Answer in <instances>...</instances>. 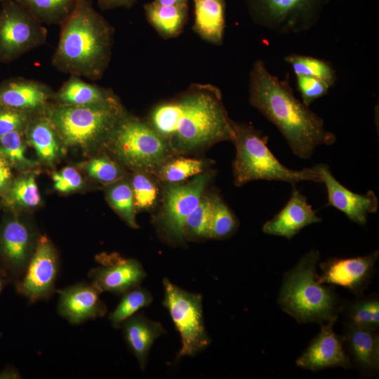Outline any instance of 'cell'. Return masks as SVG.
I'll return each instance as SVG.
<instances>
[{
  "instance_id": "6da1fadb",
  "label": "cell",
  "mask_w": 379,
  "mask_h": 379,
  "mask_svg": "<svg viewBox=\"0 0 379 379\" xmlns=\"http://www.w3.org/2000/svg\"><path fill=\"white\" fill-rule=\"evenodd\" d=\"M146 121L172 154L194 152L234 138V121L221 91L210 84H192L178 96L154 106Z\"/></svg>"
},
{
  "instance_id": "7a4b0ae2",
  "label": "cell",
  "mask_w": 379,
  "mask_h": 379,
  "mask_svg": "<svg viewBox=\"0 0 379 379\" xmlns=\"http://www.w3.org/2000/svg\"><path fill=\"white\" fill-rule=\"evenodd\" d=\"M248 91L251 105L279 129L295 156L309 159L317 146L335 142L323 119L295 96L288 81L272 74L260 60L251 69Z\"/></svg>"
},
{
  "instance_id": "3957f363",
  "label": "cell",
  "mask_w": 379,
  "mask_h": 379,
  "mask_svg": "<svg viewBox=\"0 0 379 379\" xmlns=\"http://www.w3.org/2000/svg\"><path fill=\"white\" fill-rule=\"evenodd\" d=\"M114 32L91 0H77L72 14L60 25L51 65L69 75L100 79L111 60Z\"/></svg>"
},
{
  "instance_id": "277c9868",
  "label": "cell",
  "mask_w": 379,
  "mask_h": 379,
  "mask_svg": "<svg viewBox=\"0 0 379 379\" xmlns=\"http://www.w3.org/2000/svg\"><path fill=\"white\" fill-rule=\"evenodd\" d=\"M318 250L307 252L282 279L277 302L282 311L300 324H324L337 320L343 300L330 285L320 284Z\"/></svg>"
},
{
  "instance_id": "5b68a950",
  "label": "cell",
  "mask_w": 379,
  "mask_h": 379,
  "mask_svg": "<svg viewBox=\"0 0 379 379\" xmlns=\"http://www.w3.org/2000/svg\"><path fill=\"white\" fill-rule=\"evenodd\" d=\"M233 130L232 142L236 155L232 169L236 186L258 180L284 181L291 185L303 180L321 182L314 167L293 170L283 165L268 148V137L253 126L234 121Z\"/></svg>"
},
{
  "instance_id": "8992f818",
  "label": "cell",
  "mask_w": 379,
  "mask_h": 379,
  "mask_svg": "<svg viewBox=\"0 0 379 379\" xmlns=\"http://www.w3.org/2000/svg\"><path fill=\"white\" fill-rule=\"evenodd\" d=\"M46 114L62 144L89 147L104 144L119 119L126 112L119 98L93 105L72 106L51 102Z\"/></svg>"
},
{
  "instance_id": "52a82bcc",
  "label": "cell",
  "mask_w": 379,
  "mask_h": 379,
  "mask_svg": "<svg viewBox=\"0 0 379 379\" xmlns=\"http://www.w3.org/2000/svg\"><path fill=\"white\" fill-rule=\"evenodd\" d=\"M124 165L134 171L154 173L172 157L166 142L146 119L129 115L119 119L104 144Z\"/></svg>"
},
{
  "instance_id": "ba28073f",
  "label": "cell",
  "mask_w": 379,
  "mask_h": 379,
  "mask_svg": "<svg viewBox=\"0 0 379 379\" xmlns=\"http://www.w3.org/2000/svg\"><path fill=\"white\" fill-rule=\"evenodd\" d=\"M330 0H246L253 21L280 34L312 28Z\"/></svg>"
},
{
  "instance_id": "9c48e42d",
  "label": "cell",
  "mask_w": 379,
  "mask_h": 379,
  "mask_svg": "<svg viewBox=\"0 0 379 379\" xmlns=\"http://www.w3.org/2000/svg\"><path fill=\"white\" fill-rule=\"evenodd\" d=\"M163 284L164 305L181 337L178 358L194 356L211 343L204 324L201 295L187 292L168 279L163 280Z\"/></svg>"
},
{
  "instance_id": "30bf717a",
  "label": "cell",
  "mask_w": 379,
  "mask_h": 379,
  "mask_svg": "<svg viewBox=\"0 0 379 379\" xmlns=\"http://www.w3.org/2000/svg\"><path fill=\"white\" fill-rule=\"evenodd\" d=\"M48 30L15 0L0 7V62H10L43 46Z\"/></svg>"
},
{
  "instance_id": "8fae6325",
  "label": "cell",
  "mask_w": 379,
  "mask_h": 379,
  "mask_svg": "<svg viewBox=\"0 0 379 379\" xmlns=\"http://www.w3.org/2000/svg\"><path fill=\"white\" fill-rule=\"evenodd\" d=\"M210 179L203 172L185 182L166 183L157 226L169 241L185 242L186 220L204 197Z\"/></svg>"
},
{
  "instance_id": "7c38bea8",
  "label": "cell",
  "mask_w": 379,
  "mask_h": 379,
  "mask_svg": "<svg viewBox=\"0 0 379 379\" xmlns=\"http://www.w3.org/2000/svg\"><path fill=\"white\" fill-rule=\"evenodd\" d=\"M58 272L56 250L46 237L41 236L22 279L17 285L18 291L30 302L47 298L55 291Z\"/></svg>"
},
{
  "instance_id": "4fadbf2b",
  "label": "cell",
  "mask_w": 379,
  "mask_h": 379,
  "mask_svg": "<svg viewBox=\"0 0 379 379\" xmlns=\"http://www.w3.org/2000/svg\"><path fill=\"white\" fill-rule=\"evenodd\" d=\"M378 250L353 258H330L319 263V283L336 285L350 290L355 296L362 295L371 281L378 259Z\"/></svg>"
},
{
  "instance_id": "5bb4252c",
  "label": "cell",
  "mask_w": 379,
  "mask_h": 379,
  "mask_svg": "<svg viewBox=\"0 0 379 379\" xmlns=\"http://www.w3.org/2000/svg\"><path fill=\"white\" fill-rule=\"evenodd\" d=\"M335 321L331 320L320 324V331L296 359L297 366L312 371L333 367L352 368L343 337L333 330Z\"/></svg>"
},
{
  "instance_id": "9a60e30c",
  "label": "cell",
  "mask_w": 379,
  "mask_h": 379,
  "mask_svg": "<svg viewBox=\"0 0 379 379\" xmlns=\"http://www.w3.org/2000/svg\"><path fill=\"white\" fill-rule=\"evenodd\" d=\"M313 167L326 187V206H333L360 225L366 224L368 214L377 212L378 200L373 191L369 190L364 194L354 193L335 179L326 164H318Z\"/></svg>"
},
{
  "instance_id": "2e32d148",
  "label": "cell",
  "mask_w": 379,
  "mask_h": 379,
  "mask_svg": "<svg viewBox=\"0 0 379 379\" xmlns=\"http://www.w3.org/2000/svg\"><path fill=\"white\" fill-rule=\"evenodd\" d=\"M102 265L92 269L89 277L101 292L124 293L137 287L146 276L141 264L135 259L116 255L100 258Z\"/></svg>"
},
{
  "instance_id": "e0dca14e",
  "label": "cell",
  "mask_w": 379,
  "mask_h": 379,
  "mask_svg": "<svg viewBox=\"0 0 379 379\" xmlns=\"http://www.w3.org/2000/svg\"><path fill=\"white\" fill-rule=\"evenodd\" d=\"M54 91L49 85L24 77H13L0 83V105L36 113L51 102Z\"/></svg>"
},
{
  "instance_id": "ac0fdd59",
  "label": "cell",
  "mask_w": 379,
  "mask_h": 379,
  "mask_svg": "<svg viewBox=\"0 0 379 379\" xmlns=\"http://www.w3.org/2000/svg\"><path fill=\"white\" fill-rule=\"evenodd\" d=\"M31 231L18 219L6 222L0 232V256L4 272L21 277L34 252Z\"/></svg>"
},
{
  "instance_id": "d6986e66",
  "label": "cell",
  "mask_w": 379,
  "mask_h": 379,
  "mask_svg": "<svg viewBox=\"0 0 379 379\" xmlns=\"http://www.w3.org/2000/svg\"><path fill=\"white\" fill-rule=\"evenodd\" d=\"M101 291L93 283H78L60 291L58 310L72 324H80L105 315L107 307Z\"/></svg>"
},
{
  "instance_id": "ffe728a7",
  "label": "cell",
  "mask_w": 379,
  "mask_h": 379,
  "mask_svg": "<svg viewBox=\"0 0 379 379\" xmlns=\"http://www.w3.org/2000/svg\"><path fill=\"white\" fill-rule=\"evenodd\" d=\"M342 337L352 366L362 376L376 375L379 371L378 330L361 328L345 322Z\"/></svg>"
},
{
  "instance_id": "44dd1931",
  "label": "cell",
  "mask_w": 379,
  "mask_h": 379,
  "mask_svg": "<svg viewBox=\"0 0 379 379\" xmlns=\"http://www.w3.org/2000/svg\"><path fill=\"white\" fill-rule=\"evenodd\" d=\"M293 185L291 196L284 207L262 225L265 234L292 239L302 228L321 222L307 197Z\"/></svg>"
},
{
  "instance_id": "7402d4cb",
  "label": "cell",
  "mask_w": 379,
  "mask_h": 379,
  "mask_svg": "<svg viewBox=\"0 0 379 379\" xmlns=\"http://www.w3.org/2000/svg\"><path fill=\"white\" fill-rule=\"evenodd\" d=\"M119 98L110 88L88 83L77 75H70L54 92L51 102L62 105L86 106L108 102Z\"/></svg>"
},
{
  "instance_id": "603a6c76",
  "label": "cell",
  "mask_w": 379,
  "mask_h": 379,
  "mask_svg": "<svg viewBox=\"0 0 379 379\" xmlns=\"http://www.w3.org/2000/svg\"><path fill=\"white\" fill-rule=\"evenodd\" d=\"M193 2L194 32L207 42L222 44L225 28V0H193Z\"/></svg>"
},
{
  "instance_id": "cb8c5ba5",
  "label": "cell",
  "mask_w": 379,
  "mask_h": 379,
  "mask_svg": "<svg viewBox=\"0 0 379 379\" xmlns=\"http://www.w3.org/2000/svg\"><path fill=\"white\" fill-rule=\"evenodd\" d=\"M122 324L126 343L144 369L152 344L165 331L159 322L139 314L130 317Z\"/></svg>"
},
{
  "instance_id": "d4e9b609",
  "label": "cell",
  "mask_w": 379,
  "mask_h": 379,
  "mask_svg": "<svg viewBox=\"0 0 379 379\" xmlns=\"http://www.w3.org/2000/svg\"><path fill=\"white\" fill-rule=\"evenodd\" d=\"M45 110L33 115L25 135L40 159L49 164L58 157L62 142Z\"/></svg>"
},
{
  "instance_id": "484cf974",
  "label": "cell",
  "mask_w": 379,
  "mask_h": 379,
  "mask_svg": "<svg viewBox=\"0 0 379 379\" xmlns=\"http://www.w3.org/2000/svg\"><path fill=\"white\" fill-rule=\"evenodd\" d=\"M147 20L164 39L178 36L187 21L188 4L164 6L154 1L144 5Z\"/></svg>"
},
{
  "instance_id": "4316f807",
  "label": "cell",
  "mask_w": 379,
  "mask_h": 379,
  "mask_svg": "<svg viewBox=\"0 0 379 379\" xmlns=\"http://www.w3.org/2000/svg\"><path fill=\"white\" fill-rule=\"evenodd\" d=\"M340 314L345 317L347 323L361 328L378 330L379 296L376 293L362 294L352 300H343Z\"/></svg>"
},
{
  "instance_id": "83f0119b",
  "label": "cell",
  "mask_w": 379,
  "mask_h": 379,
  "mask_svg": "<svg viewBox=\"0 0 379 379\" xmlns=\"http://www.w3.org/2000/svg\"><path fill=\"white\" fill-rule=\"evenodd\" d=\"M42 24L61 25L72 14L77 0H15Z\"/></svg>"
},
{
  "instance_id": "f1b7e54d",
  "label": "cell",
  "mask_w": 379,
  "mask_h": 379,
  "mask_svg": "<svg viewBox=\"0 0 379 379\" xmlns=\"http://www.w3.org/2000/svg\"><path fill=\"white\" fill-rule=\"evenodd\" d=\"M205 166V162L201 159L171 157L154 174L166 183H179L203 173Z\"/></svg>"
},
{
  "instance_id": "f546056e",
  "label": "cell",
  "mask_w": 379,
  "mask_h": 379,
  "mask_svg": "<svg viewBox=\"0 0 379 379\" xmlns=\"http://www.w3.org/2000/svg\"><path fill=\"white\" fill-rule=\"evenodd\" d=\"M284 60L292 67L296 76H309L318 78L331 87L336 81V73L331 63L312 56L290 54Z\"/></svg>"
},
{
  "instance_id": "4dcf8cb0",
  "label": "cell",
  "mask_w": 379,
  "mask_h": 379,
  "mask_svg": "<svg viewBox=\"0 0 379 379\" xmlns=\"http://www.w3.org/2000/svg\"><path fill=\"white\" fill-rule=\"evenodd\" d=\"M107 199L114 210L131 227L138 228L135 220L136 208L131 183L123 181L110 187Z\"/></svg>"
},
{
  "instance_id": "1f68e13d",
  "label": "cell",
  "mask_w": 379,
  "mask_h": 379,
  "mask_svg": "<svg viewBox=\"0 0 379 379\" xmlns=\"http://www.w3.org/2000/svg\"><path fill=\"white\" fill-rule=\"evenodd\" d=\"M212 209L213 195H204L197 206L186 220L185 226L186 239L210 238Z\"/></svg>"
},
{
  "instance_id": "d6a6232c",
  "label": "cell",
  "mask_w": 379,
  "mask_h": 379,
  "mask_svg": "<svg viewBox=\"0 0 379 379\" xmlns=\"http://www.w3.org/2000/svg\"><path fill=\"white\" fill-rule=\"evenodd\" d=\"M152 300L151 293L145 288L135 287L124 293L115 310L109 314L112 324L118 327L140 308L149 305Z\"/></svg>"
},
{
  "instance_id": "836d02e7",
  "label": "cell",
  "mask_w": 379,
  "mask_h": 379,
  "mask_svg": "<svg viewBox=\"0 0 379 379\" xmlns=\"http://www.w3.org/2000/svg\"><path fill=\"white\" fill-rule=\"evenodd\" d=\"M25 131H15L0 136V153L11 166L25 169L35 164L27 158Z\"/></svg>"
},
{
  "instance_id": "e575fe53",
  "label": "cell",
  "mask_w": 379,
  "mask_h": 379,
  "mask_svg": "<svg viewBox=\"0 0 379 379\" xmlns=\"http://www.w3.org/2000/svg\"><path fill=\"white\" fill-rule=\"evenodd\" d=\"M237 226V220L231 209L219 195H213L210 238H227L235 232Z\"/></svg>"
},
{
  "instance_id": "d590c367",
  "label": "cell",
  "mask_w": 379,
  "mask_h": 379,
  "mask_svg": "<svg viewBox=\"0 0 379 379\" xmlns=\"http://www.w3.org/2000/svg\"><path fill=\"white\" fill-rule=\"evenodd\" d=\"M5 195L10 204L23 208L35 207L41 201L34 174L12 182Z\"/></svg>"
},
{
  "instance_id": "8d00e7d4",
  "label": "cell",
  "mask_w": 379,
  "mask_h": 379,
  "mask_svg": "<svg viewBox=\"0 0 379 379\" xmlns=\"http://www.w3.org/2000/svg\"><path fill=\"white\" fill-rule=\"evenodd\" d=\"M131 187L136 210H149L154 206L159 196V188L150 173L135 171Z\"/></svg>"
},
{
  "instance_id": "74e56055",
  "label": "cell",
  "mask_w": 379,
  "mask_h": 379,
  "mask_svg": "<svg viewBox=\"0 0 379 379\" xmlns=\"http://www.w3.org/2000/svg\"><path fill=\"white\" fill-rule=\"evenodd\" d=\"M86 168L91 177L102 183H112L123 176L120 167L103 157L92 159Z\"/></svg>"
},
{
  "instance_id": "f35d334b",
  "label": "cell",
  "mask_w": 379,
  "mask_h": 379,
  "mask_svg": "<svg viewBox=\"0 0 379 379\" xmlns=\"http://www.w3.org/2000/svg\"><path fill=\"white\" fill-rule=\"evenodd\" d=\"M34 114L0 105V136L15 131H25Z\"/></svg>"
},
{
  "instance_id": "ab89813d",
  "label": "cell",
  "mask_w": 379,
  "mask_h": 379,
  "mask_svg": "<svg viewBox=\"0 0 379 379\" xmlns=\"http://www.w3.org/2000/svg\"><path fill=\"white\" fill-rule=\"evenodd\" d=\"M296 83L302 102L308 107L315 100L327 94L331 88L323 80L309 76H296Z\"/></svg>"
},
{
  "instance_id": "60d3db41",
  "label": "cell",
  "mask_w": 379,
  "mask_h": 379,
  "mask_svg": "<svg viewBox=\"0 0 379 379\" xmlns=\"http://www.w3.org/2000/svg\"><path fill=\"white\" fill-rule=\"evenodd\" d=\"M54 188L60 192H69L81 187L83 180L78 171L70 166L53 174Z\"/></svg>"
},
{
  "instance_id": "b9f144b4",
  "label": "cell",
  "mask_w": 379,
  "mask_h": 379,
  "mask_svg": "<svg viewBox=\"0 0 379 379\" xmlns=\"http://www.w3.org/2000/svg\"><path fill=\"white\" fill-rule=\"evenodd\" d=\"M11 165L0 153V194L5 195L12 182Z\"/></svg>"
},
{
  "instance_id": "7bdbcfd3",
  "label": "cell",
  "mask_w": 379,
  "mask_h": 379,
  "mask_svg": "<svg viewBox=\"0 0 379 379\" xmlns=\"http://www.w3.org/2000/svg\"><path fill=\"white\" fill-rule=\"evenodd\" d=\"M137 0H98V5L101 10H109L119 7L131 8Z\"/></svg>"
},
{
  "instance_id": "ee69618b",
  "label": "cell",
  "mask_w": 379,
  "mask_h": 379,
  "mask_svg": "<svg viewBox=\"0 0 379 379\" xmlns=\"http://www.w3.org/2000/svg\"><path fill=\"white\" fill-rule=\"evenodd\" d=\"M190 0H154V1L160 5L173 6L188 4Z\"/></svg>"
},
{
  "instance_id": "f6af8a7d",
  "label": "cell",
  "mask_w": 379,
  "mask_h": 379,
  "mask_svg": "<svg viewBox=\"0 0 379 379\" xmlns=\"http://www.w3.org/2000/svg\"><path fill=\"white\" fill-rule=\"evenodd\" d=\"M2 286H3L2 280L0 279V293H1V291Z\"/></svg>"
},
{
  "instance_id": "bcb514c9",
  "label": "cell",
  "mask_w": 379,
  "mask_h": 379,
  "mask_svg": "<svg viewBox=\"0 0 379 379\" xmlns=\"http://www.w3.org/2000/svg\"><path fill=\"white\" fill-rule=\"evenodd\" d=\"M4 0H0V3L3 2Z\"/></svg>"
},
{
  "instance_id": "7dc6e473",
  "label": "cell",
  "mask_w": 379,
  "mask_h": 379,
  "mask_svg": "<svg viewBox=\"0 0 379 379\" xmlns=\"http://www.w3.org/2000/svg\"><path fill=\"white\" fill-rule=\"evenodd\" d=\"M1 3H0V7H1Z\"/></svg>"
}]
</instances>
